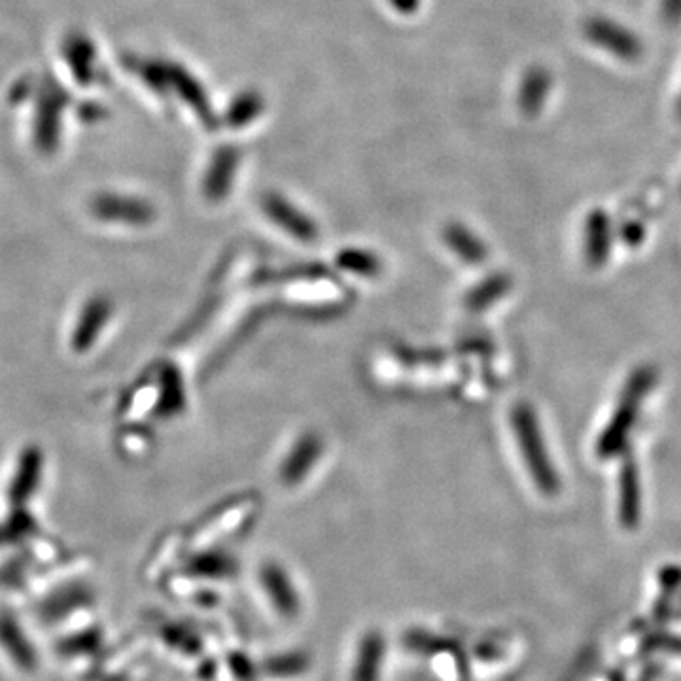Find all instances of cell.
<instances>
[{"label": "cell", "instance_id": "cell-2", "mask_svg": "<svg viewBox=\"0 0 681 681\" xmlns=\"http://www.w3.org/2000/svg\"><path fill=\"white\" fill-rule=\"evenodd\" d=\"M263 210L280 229L290 233L297 241H313L316 237L315 222L294 207L290 201L277 193H269L263 199Z\"/></svg>", "mask_w": 681, "mask_h": 681}, {"label": "cell", "instance_id": "cell-3", "mask_svg": "<svg viewBox=\"0 0 681 681\" xmlns=\"http://www.w3.org/2000/svg\"><path fill=\"white\" fill-rule=\"evenodd\" d=\"M322 454V441L315 434H305L299 437L296 445L280 466V479L286 485H297L313 470L318 458Z\"/></svg>", "mask_w": 681, "mask_h": 681}, {"label": "cell", "instance_id": "cell-5", "mask_svg": "<svg viewBox=\"0 0 681 681\" xmlns=\"http://www.w3.org/2000/svg\"><path fill=\"white\" fill-rule=\"evenodd\" d=\"M445 241L462 262L477 265L487 258V248L472 231L460 224H451L445 229Z\"/></svg>", "mask_w": 681, "mask_h": 681}, {"label": "cell", "instance_id": "cell-1", "mask_svg": "<svg viewBox=\"0 0 681 681\" xmlns=\"http://www.w3.org/2000/svg\"><path fill=\"white\" fill-rule=\"evenodd\" d=\"M513 430L519 436V445H521L524 460L534 475L536 483L543 490L553 489L555 473L547 460V453L543 454V441L538 430V422L528 407L521 405L513 411Z\"/></svg>", "mask_w": 681, "mask_h": 681}, {"label": "cell", "instance_id": "cell-6", "mask_svg": "<svg viewBox=\"0 0 681 681\" xmlns=\"http://www.w3.org/2000/svg\"><path fill=\"white\" fill-rule=\"evenodd\" d=\"M337 263L341 269L360 277H377L381 271V260L375 254L358 248L343 250L337 256Z\"/></svg>", "mask_w": 681, "mask_h": 681}, {"label": "cell", "instance_id": "cell-8", "mask_svg": "<svg viewBox=\"0 0 681 681\" xmlns=\"http://www.w3.org/2000/svg\"><path fill=\"white\" fill-rule=\"evenodd\" d=\"M392 4L402 12H413L419 6V0H392Z\"/></svg>", "mask_w": 681, "mask_h": 681}, {"label": "cell", "instance_id": "cell-7", "mask_svg": "<svg viewBox=\"0 0 681 681\" xmlns=\"http://www.w3.org/2000/svg\"><path fill=\"white\" fill-rule=\"evenodd\" d=\"M260 112H262V99H260V95H256V93H245V95H241V97L231 105L227 120H229L231 125L241 127V125L250 123V120H254Z\"/></svg>", "mask_w": 681, "mask_h": 681}, {"label": "cell", "instance_id": "cell-4", "mask_svg": "<svg viewBox=\"0 0 681 681\" xmlns=\"http://www.w3.org/2000/svg\"><path fill=\"white\" fill-rule=\"evenodd\" d=\"M239 152L231 146L220 148L210 163L209 173L205 176V195L209 201H222L233 186V178L237 175Z\"/></svg>", "mask_w": 681, "mask_h": 681}]
</instances>
